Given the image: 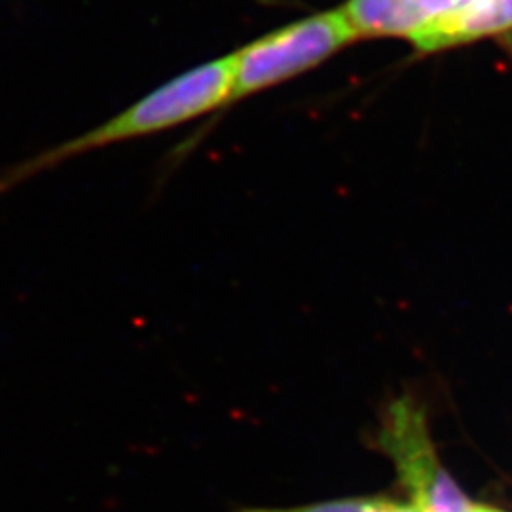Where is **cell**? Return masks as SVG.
Returning <instances> with one entry per match:
<instances>
[{"label": "cell", "instance_id": "cell-1", "mask_svg": "<svg viewBox=\"0 0 512 512\" xmlns=\"http://www.w3.org/2000/svg\"><path fill=\"white\" fill-rule=\"evenodd\" d=\"M355 40L357 35L340 8L294 19L249 40L230 52L232 82L219 116L251 97L310 73Z\"/></svg>", "mask_w": 512, "mask_h": 512}, {"label": "cell", "instance_id": "cell-2", "mask_svg": "<svg viewBox=\"0 0 512 512\" xmlns=\"http://www.w3.org/2000/svg\"><path fill=\"white\" fill-rule=\"evenodd\" d=\"M376 444L393 459L418 511L475 512V503L440 465L425 412L410 395L395 399L385 408Z\"/></svg>", "mask_w": 512, "mask_h": 512}, {"label": "cell", "instance_id": "cell-3", "mask_svg": "<svg viewBox=\"0 0 512 512\" xmlns=\"http://www.w3.org/2000/svg\"><path fill=\"white\" fill-rule=\"evenodd\" d=\"M467 0H346L340 10L359 38L420 35Z\"/></svg>", "mask_w": 512, "mask_h": 512}, {"label": "cell", "instance_id": "cell-4", "mask_svg": "<svg viewBox=\"0 0 512 512\" xmlns=\"http://www.w3.org/2000/svg\"><path fill=\"white\" fill-rule=\"evenodd\" d=\"M512 31V0H467L433 21L410 42L420 54H435Z\"/></svg>", "mask_w": 512, "mask_h": 512}, {"label": "cell", "instance_id": "cell-5", "mask_svg": "<svg viewBox=\"0 0 512 512\" xmlns=\"http://www.w3.org/2000/svg\"><path fill=\"white\" fill-rule=\"evenodd\" d=\"M234 512H420L416 507L401 505L384 497H351L302 507H241Z\"/></svg>", "mask_w": 512, "mask_h": 512}, {"label": "cell", "instance_id": "cell-6", "mask_svg": "<svg viewBox=\"0 0 512 512\" xmlns=\"http://www.w3.org/2000/svg\"><path fill=\"white\" fill-rule=\"evenodd\" d=\"M475 512H501V511H495V509H490V507H486V505H476Z\"/></svg>", "mask_w": 512, "mask_h": 512}]
</instances>
